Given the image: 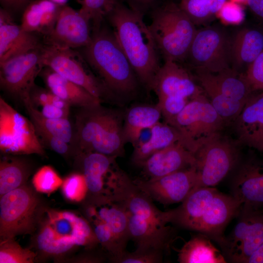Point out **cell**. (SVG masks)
I'll list each match as a JSON object with an SVG mask.
<instances>
[{
	"label": "cell",
	"mask_w": 263,
	"mask_h": 263,
	"mask_svg": "<svg viewBox=\"0 0 263 263\" xmlns=\"http://www.w3.org/2000/svg\"><path fill=\"white\" fill-rule=\"evenodd\" d=\"M180 132L183 145L195 154L219 134L226 124L205 95L190 99L169 124Z\"/></svg>",
	"instance_id": "cell-6"
},
{
	"label": "cell",
	"mask_w": 263,
	"mask_h": 263,
	"mask_svg": "<svg viewBox=\"0 0 263 263\" xmlns=\"http://www.w3.org/2000/svg\"><path fill=\"white\" fill-rule=\"evenodd\" d=\"M149 27L165 60L184 61L197 30L179 5L169 2L157 8Z\"/></svg>",
	"instance_id": "cell-5"
},
{
	"label": "cell",
	"mask_w": 263,
	"mask_h": 263,
	"mask_svg": "<svg viewBox=\"0 0 263 263\" xmlns=\"http://www.w3.org/2000/svg\"><path fill=\"white\" fill-rule=\"evenodd\" d=\"M195 163V154L177 142L154 153L138 167L146 179H153L194 166Z\"/></svg>",
	"instance_id": "cell-23"
},
{
	"label": "cell",
	"mask_w": 263,
	"mask_h": 263,
	"mask_svg": "<svg viewBox=\"0 0 263 263\" xmlns=\"http://www.w3.org/2000/svg\"><path fill=\"white\" fill-rule=\"evenodd\" d=\"M225 21L230 23H238L244 18L243 8L238 3L226 1L218 14Z\"/></svg>",
	"instance_id": "cell-46"
},
{
	"label": "cell",
	"mask_w": 263,
	"mask_h": 263,
	"mask_svg": "<svg viewBox=\"0 0 263 263\" xmlns=\"http://www.w3.org/2000/svg\"><path fill=\"white\" fill-rule=\"evenodd\" d=\"M30 172L27 163L17 158L4 157L0 162V195L22 186Z\"/></svg>",
	"instance_id": "cell-35"
},
{
	"label": "cell",
	"mask_w": 263,
	"mask_h": 263,
	"mask_svg": "<svg viewBox=\"0 0 263 263\" xmlns=\"http://www.w3.org/2000/svg\"><path fill=\"white\" fill-rule=\"evenodd\" d=\"M63 180L50 166L40 168L34 175L32 184L35 189L39 192L49 194L61 187Z\"/></svg>",
	"instance_id": "cell-40"
},
{
	"label": "cell",
	"mask_w": 263,
	"mask_h": 263,
	"mask_svg": "<svg viewBox=\"0 0 263 263\" xmlns=\"http://www.w3.org/2000/svg\"><path fill=\"white\" fill-rule=\"evenodd\" d=\"M112 196L132 214L161 226L170 223L169 210L162 211L159 209L152 200L119 167Z\"/></svg>",
	"instance_id": "cell-16"
},
{
	"label": "cell",
	"mask_w": 263,
	"mask_h": 263,
	"mask_svg": "<svg viewBox=\"0 0 263 263\" xmlns=\"http://www.w3.org/2000/svg\"><path fill=\"white\" fill-rule=\"evenodd\" d=\"M41 35L24 30L14 21L13 16L0 9V63L40 48L44 44Z\"/></svg>",
	"instance_id": "cell-21"
},
{
	"label": "cell",
	"mask_w": 263,
	"mask_h": 263,
	"mask_svg": "<svg viewBox=\"0 0 263 263\" xmlns=\"http://www.w3.org/2000/svg\"><path fill=\"white\" fill-rule=\"evenodd\" d=\"M210 238L199 233L186 242L178 251L180 263H225L223 253L212 243Z\"/></svg>",
	"instance_id": "cell-32"
},
{
	"label": "cell",
	"mask_w": 263,
	"mask_h": 263,
	"mask_svg": "<svg viewBox=\"0 0 263 263\" xmlns=\"http://www.w3.org/2000/svg\"><path fill=\"white\" fill-rule=\"evenodd\" d=\"M32 121L0 97V150L12 154H45Z\"/></svg>",
	"instance_id": "cell-10"
},
{
	"label": "cell",
	"mask_w": 263,
	"mask_h": 263,
	"mask_svg": "<svg viewBox=\"0 0 263 263\" xmlns=\"http://www.w3.org/2000/svg\"><path fill=\"white\" fill-rule=\"evenodd\" d=\"M125 112L101 104L80 108L75 115L71 146L76 154L95 152L116 158L125 155Z\"/></svg>",
	"instance_id": "cell-3"
},
{
	"label": "cell",
	"mask_w": 263,
	"mask_h": 263,
	"mask_svg": "<svg viewBox=\"0 0 263 263\" xmlns=\"http://www.w3.org/2000/svg\"><path fill=\"white\" fill-rule=\"evenodd\" d=\"M34 0H0L1 8L13 16L14 14L22 13L26 6Z\"/></svg>",
	"instance_id": "cell-47"
},
{
	"label": "cell",
	"mask_w": 263,
	"mask_h": 263,
	"mask_svg": "<svg viewBox=\"0 0 263 263\" xmlns=\"http://www.w3.org/2000/svg\"><path fill=\"white\" fill-rule=\"evenodd\" d=\"M127 211L130 240L136 247L154 248L165 253L169 251L175 238L172 227L160 225Z\"/></svg>",
	"instance_id": "cell-24"
},
{
	"label": "cell",
	"mask_w": 263,
	"mask_h": 263,
	"mask_svg": "<svg viewBox=\"0 0 263 263\" xmlns=\"http://www.w3.org/2000/svg\"><path fill=\"white\" fill-rule=\"evenodd\" d=\"M154 0H131L133 2L139 5L140 7H147L150 5Z\"/></svg>",
	"instance_id": "cell-50"
},
{
	"label": "cell",
	"mask_w": 263,
	"mask_h": 263,
	"mask_svg": "<svg viewBox=\"0 0 263 263\" xmlns=\"http://www.w3.org/2000/svg\"><path fill=\"white\" fill-rule=\"evenodd\" d=\"M61 187L65 197L73 202L82 201L88 192L85 178L82 173L69 175L63 181Z\"/></svg>",
	"instance_id": "cell-41"
},
{
	"label": "cell",
	"mask_w": 263,
	"mask_h": 263,
	"mask_svg": "<svg viewBox=\"0 0 263 263\" xmlns=\"http://www.w3.org/2000/svg\"><path fill=\"white\" fill-rule=\"evenodd\" d=\"M51 0L59 5H64L66 4V3L68 0Z\"/></svg>",
	"instance_id": "cell-51"
},
{
	"label": "cell",
	"mask_w": 263,
	"mask_h": 263,
	"mask_svg": "<svg viewBox=\"0 0 263 263\" xmlns=\"http://www.w3.org/2000/svg\"><path fill=\"white\" fill-rule=\"evenodd\" d=\"M244 75L253 92H263V51L248 66Z\"/></svg>",
	"instance_id": "cell-43"
},
{
	"label": "cell",
	"mask_w": 263,
	"mask_h": 263,
	"mask_svg": "<svg viewBox=\"0 0 263 263\" xmlns=\"http://www.w3.org/2000/svg\"><path fill=\"white\" fill-rule=\"evenodd\" d=\"M213 78L221 92L226 96L245 104L253 92L244 74H239L231 68L217 74Z\"/></svg>",
	"instance_id": "cell-34"
},
{
	"label": "cell",
	"mask_w": 263,
	"mask_h": 263,
	"mask_svg": "<svg viewBox=\"0 0 263 263\" xmlns=\"http://www.w3.org/2000/svg\"><path fill=\"white\" fill-rule=\"evenodd\" d=\"M263 51V32L252 28L238 30L231 38V68L239 71L248 66Z\"/></svg>",
	"instance_id": "cell-27"
},
{
	"label": "cell",
	"mask_w": 263,
	"mask_h": 263,
	"mask_svg": "<svg viewBox=\"0 0 263 263\" xmlns=\"http://www.w3.org/2000/svg\"><path fill=\"white\" fill-rule=\"evenodd\" d=\"M43 46L0 63L1 90L21 102L29 94L36 78L44 67Z\"/></svg>",
	"instance_id": "cell-13"
},
{
	"label": "cell",
	"mask_w": 263,
	"mask_h": 263,
	"mask_svg": "<svg viewBox=\"0 0 263 263\" xmlns=\"http://www.w3.org/2000/svg\"><path fill=\"white\" fill-rule=\"evenodd\" d=\"M245 263H263V243L249 257Z\"/></svg>",
	"instance_id": "cell-49"
},
{
	"label": "cell",
	"mask_w": 263,
	"mask_h": 263,
	"mask_svg": "<svg viewBox=\"0 0 263 263\" xmlns=\"http://www.w3.org/2000/svg\"><path fill=\"white\" fill-rule=\"evenodd\" d=\"M81 7L79 11L90 21L92 30L99 28L114 7L117 0H76Z\"/></svg>",
	"instance_id": "cell-37"
},
{
	"label": "cell",
	"mask_w": 263,
	"mask_h": 263,
	"mask_svg": "<svg viewBox=\"0 0 263 263\" xmlns=\"http://www.w3.org/2000/svg\"><path fill=\"white\" fill-rule=\"evenodd\" d=\"M232 1L238 2H246L247 3V0H232Z\"/></svg>",
	"instance_id": "cell-52"
},
{
	"label": "cell",
	"mask_w": 263,
	"mask_h": 263,
	"mask_svg": "<svg viewBox=\"0 0 263 263\" xmlns=\"http://www.w3.org/2000/svg\"><path fill=\"white\" fill-rule=\"evenodd\" d=\"M231 36L219 25L197 30L184 60L195 70L217 74L231 68Z\"/></svg>",
	"instance_id": "cell-9"
},
{
	"label": "cell",
	"mask_w": 263,
	"mask_h": 263,
	"mask_svg": "<svg viewBox=\"0 0 263 263\" xmlns=\"http://www.w3.org/2000/svg\"><path fill=\"white\" fill-rule=\"evenodd\" d=\"M152 91L157 98L174 96L190 99L202 93L188 71L172 60H165L153 81Z\"/></svg>",
	"instance_id": "cell-22"
},
{
	"label": "cell",
	"mask_w": 263,
	"mask_h": 263,
	"mask_svg": "<svg viewBox=\"0 0 263 263\" xmlns=\"http://www.w3.org/2000/svg\"><path fill=\"white\" fill-rule=\"evenodd\" d=\"M237 168L231 195L243 206L263 209V159L252 153Z\"/></svg>",
	"instance_id": "cell-17"
},
{
	"label": "cell",
	"mask_w": 263,
	"mask_h": 263,
	"mask_svg": "<svg viewBox=\"0 0 263 263\" xmlns=\"http://www.w3.org/2000/svg\"><path fill=\"white\" fill-rule=\"evenodd\" d=\"M232 124L240 145L263 152V92L250 96Z\"/></svg>",
	"instance_id": "cell-19"
},
{
	"label": "cell",
	"mask_w": 263,
	"mask_h": 263,
	"mask_svg": "<svg viewBox=\"0 0 263 263\" xmlns=\"http://www.w3.org/2000/svg\"><path fill=\"white\" fill-rule=\"evenodd\" d=\"M62 6L51 0H34L22 13L20 26L43 38L54 29Z\"/></svg>",
	"instance_id": "cell-28"
},
{
	"label": "cell",
	"mask_w": 263,
	"mask_h": 263,
	"mask_svg": "<svg viewBox=\"0 0 263 263\" xmlns=\"http://www.w3.org/2000/svg\"><path fill=\"white\" fill-rule=\"evenodd\" d=\"M247 4L254 15L263 20V0H247Z\"/></svg>",
	"instance_id": "cell-48"
},
{
	"label": "cell",
	"mask_w": 263,
	"mask_h": 263,
	"mask_svg": "<svg viewBox=\"0 0 263 263\" xmlns=\"http://www.w3.org/2000/svg\"><path fill=\"white\" fill-rule=\"evenodd\" d=\"M22 102L36 130L50 133L71 145L74 139L75 128L68 118L57 119L44 116L32 104L29 95L25 97Z\"/></svg>",
	"instance_id": "cell-33"
},
{
	"label": "cell",
	"mask_w": 263,
	"mask_h": 263,
	"mask_svg": "<svg viewBox=\"0 0 263 263\" xmlns=\"http://www.w3.org/2000/svg\"><path fill=\"white\" fill-rule=\"evenodd\" d=\"M38 135L42 144L51 150L61 155H67L72 150L70 144L46 132L37 130Z\"/></svg>",
	"instance_id": "cell-45"
},
{
	"label": "cell",
	"mask_w": 263,
	"mask_h": 263,
	"mask_svg": "<svg viewBox=\"0 0 263 263\" xmlns=\"http://www.w3.org/2000/svg\"><path fill=\"white\" fill-rule=\"evenodd\" d=\"M0 263H31L36 254L22 247L13 239L1 241L0 245Z\"/></svg>",
	"instance_id": "cell-38"
},
{
	"label": "cell",
	"mask_w": 263,
	"mask_h": 263,
	"mask_svg": "<svg viewBox=\"0 0 263 263\" xmlns=\"http://www.w3.org/2000/svg\"><path fill=\"white\" fill-rule=\"evenodd\" d=\"M195 72L196 77L212 106L226 124L232 123L245 104L223 94L215 82L211 73L202 70H195Z\"/></svg>",
	"instance_id": "cell-31"
},
{
	"label": "cell",
	"mask_w": 263,
	"mask_h": 263,
	"mask_svg": "<svg viewBox=\"0 0 263 263\" xmlns=\"http://www.w3.org/2000/svg\"><path fill=\"white\" fill-rule=\"evenodd\" d=\"M39 75L41 76L48 89L70 106L80 108L94 106L102 103L86 89L49 67L44 66Z\"/></svg>",
	"instance_id": "cell-26"
},
{
	"label": "cell",
	"mask_w": 263,
	"mask_h": 263,
	"mask_svg": "<svg viewBox=\"0 0 263 263\" xmlns=\"http://www.w3.org/2000/svg\"><path fill=\"white\" fill-rule=\"evenodd\" d=\"M238 220L220 244L227 261L245 263L263 243V209L241 206Z\"/></svg>",
	"instance_id": "cell-11"
},
{
	"label": "cell",
	"mask_w": 263,
	"mask_h": 263,
	"mask_svg": "<svg viewBox=\"0 0 263 263\" xmlns=\"http://www.w3.org/2000/svg\"><path fill=\"white\" fill-rule=\"evenodd\" d=\"M240 145L236 140L219 134L194 154L197 181L195 188L214 187L241 161Z\"/></svg>",
	"instance_id": "cell-8"
},
{
	"label": "cell",
	"mask_w": 263,
	"mask_h": 263,
	"mask_svg": "<svg viewBox=\"0 0 263 263\" xmlns=\"http://www.w3.org/2000/svg\"><path fill=\"white\" fill-rule=\"evenodd\" d=\"M218 191L215 187L194 188L179 207L170 210V223L194 231L208 205Z\"/></svg>",
	"instance_id": "cell-25"
},
{
	"label": "cell",
	"mask_w": 263,
	"mask_h": 263,
	"mask_svg": "<svg viewBox=\"0 0 263 263\" xmlns=\"http://www.w3.org/2000/svg\"><path fill=\"white\" fill-rule=\"evenodd\" d=\"M162 117L157 104H139L133 106L124 113L123 135L126 144L134 147L139 142L142 132L150 129L159 122Z\"/></svg>",
	"instance_id": "cell-30"
},
{
	"label": "cell",
	"mask_w": 263,
	"mask_h": 263,
	"mask_svg": "<svg viewBox=\"0 0 263 263\" xmlns=\"http://www.w3.org/2000/svg\"><path fill=\"white\" fill-rule=\"evenodd\" d=\"M241 206V203L232 195L219 191L208 205L194 231L206 235L220 245L225 238V226L238 215Z\"/></svg>",
	"instance_id": "cell-20"
},
{
	"label": "cell",
	"mask_w": 263,
	"mask_h": 263,
	"mask_svg": "<svg viewBox=\"0 0 263 263\" xmlns=\"http://www.w3.org/2000/svg\"><path fill=\"white\" fill-rule=\"evenodd\" d=\"M106 18L141 85L148 93L152 91L161 67L159 53L143 13L117 1Z\"/></svg>",
	"instance_id": "cell-1"
},
{
	"label": "cell",
	"mask_w": 263,
	"mask_h": 263,
	"mask_svg": "<svg viewBox=\"0 0 263 263\" xmlns=\"http://www.w3.org/2000/svg\"><path fill=\"white\" fill-rule=\"evenodd\" d=\"M80 159L90 195L112 196L118 166L115 157L95 152L77 154Z\"/></svg>",
	"instance_id": "cell-18"
},
{
	"label": "cell",
	"mask_w": 263,
	"mask_h": 263,
	"mask_svg": "<svg viewBox=\"0 0 263 263\" xmlns=\"http://www.w3.org/2000/svg\"><path fill=\"white\" fill-rule=\"evenodd\" d=\"M165 253L154 248L136 247L132 252L125 250L110 260L115 263H160L163 262Z\"/></svg>",
	"instance_id": "cell-39"
},
{
	"label": "cell",
	"mask_w": 263,
	"mask_h": 263,
	"mask_svg": "<svg viewBox=\"0 0 263 263\" xmlns=\"http://www.w3.org/2000/svg\"><path fill=\"white\" fill-rule=\"evenodd\" d=\"M38 200L32 190L22 185L1 196V241L28 232L34 223Z\"/></svg>",
	"instance_id": "cell-12"
},
{
	"label": "cell",
	"mask_w": 263,
	"mask_h": 263,
	"mask_svg": "<svg viewBox=\"0 0 263 263\" xmlns=\"http://www.w3.org/2000/svg\"><path fill=\"white\" fill-rule=\"evenodd\" d=\"M77 50L118 99L130 98L136 95L140 83L112 30L102 24L92 31L90 43Z\"/></svg>",
	"instance_id": "cell-2"
},
{
	"label": "cell",
	"mask_w": 263,
	"mask_h": 263,
	"mask_svg": "<svg viewBox=\"0 0 263 263\" xmlns=\"http://www.w3.org/2000/svg\"><path fill=\"white\" fill-rule=\"evenodd\" d=\"M91 24L90 20L79 10L63 5L54 29L43 38L44 44L60 48L84 47L92 39Z\"/></svg>",
	"instance_id": "cell-15"
},
{
	"label": "cell",
	"mask_w": 263,
	"mask_h": 263,
	"mask_svg": "<svg viewBox=\"0 0 263 263\" xmlns=\"http://www.w3.org/2000/svg\"><path fill=\"white\" fill-rule=\"evenodd\" d=\"M136 186L152 201L165 205L182 203L195 188V166L153 179H135Z\"/></svg>",
	"instance_id": "cell-14"
},
{
	"label": "cell",
	"mask_w": 263,
	"mask_h": 263,
	"mask_svg": "<svg viewBox=\"0 0 263 263\" xmlns=\"http://www.w3.org/2000/svg\"><path fill=\"white\" fill-rule=\"evenodd\" d=\"M98 243L88 221L69 211H47L37 238L39 249L52 255L66 253L76 246L93 248Z\"/></svg>",
	"instance_id": "cell-4"
},
{
	"label": "cell",
	"mask_w": 263,
	"mask_h": 263,
	"mask_svg": "<svg viewBox=\"0 0 263 263\" xmlns=\"http://www.w3.org/2000/svg\"><path fill=\"white\" fill-rule=\"evenodd\" d=\"M150 130L149 138L133 147L131 160L138 166L154 153L174 143L179 142L182 144L180 132L175 127L165 122H158Z\"/></svg>",
	"instance_id": "cell-29"
},
{
	"label": "cell",
	"mask_w": 263,
	"mask_h": 263,
	"mask_svg": "<svg viewBox=\"0 0 263 263\" xmlns=\"http://www.w3.org/2000/svg\"><path fill=\"white\" fill-rule=\"evenodd\" d=\"M190 99L181 96H164L158 98L156 104L164 122L169 124L184 108Z\"/></svg>",
	"instance_id": "cell-42"
},
{
	"label": "cell",
	"mask_w": 263,
	"mask_h": 263,
	"mask_svg": "<svg viewBox=\"0 0 263 263\" xmlns=\"http://www.w3.org/2000/svg\"><path fill=\"white\" fill-rule=\"evenodd\" d=\"M70 105L56 95L52 103L45 105L40 111L45 116L52 119H68Z\"/></svg>",
	"instance_id": "cell-44"
},
{
	"label": "cell",
	"mask_w": 263,
	"mask_h": 263,
	"mask_svg": "<svg viewBox=\"0 0 263 263\" xmlns=\"http://www.w3.org/2000/svg\"><path fill=\"white\" fill-rule=\"evenodd\" d=\"M227 0H181V9L196 25L206 24L219 14Z\"/></svg>",
	"instance_id": "cell-36"
},
{
	"label": "cell",
	"mask_w": 263,
	"mask_h": 263,
	"mask_svg": "<svg viewBox=\"0 0 263 263\" xmlns=\"http://www.w3.org/2000/svg\"><path fill=\"white\" fill-rule=\"evenodd\" d=\"M42 61L44 66L83 87L101 102L116 103L120 101L92 72L77 49L44 44L42 48Z\"/></svg>",
	"instance_id": "cell-7"
}]
</instances>
